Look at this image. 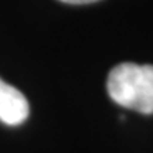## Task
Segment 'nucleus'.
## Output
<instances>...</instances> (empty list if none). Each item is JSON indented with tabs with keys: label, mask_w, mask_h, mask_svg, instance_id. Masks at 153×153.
<instances>
[{
	"label": "nucleus",
	"mask_w": 153,
	"mask_h": 153,
	"mask_svg": "<svg viewBox=\"0 0 153 153\" xmlns=\"http://www.w3.org/2000/svg\"><path fill=\"white\" fill-rule=\"evenodd\" d=\"M111 99L140 114H153V65L122 62L108 75Z\"/></svg>",
	"instance_id": "1"
},
{
	"label": "nucleus",
	"mask_w": 153,
	"mask_h": 153,
	"mask_svg": "<svg viewBox=\"0 0 153 153\" xmlns=\"http://www.w3.org/2000/svg\"><path fill=\"white\" fill-rule=\"evenodd\" d=\"M60 1H64V3H68V4H88V3L99 1V0H60Z\"/></svg>",
	"instance_id": "3"
},
{
	"label": "nucleus",
	"mask_w": 153,
	"mask_h": 153,
	"mask_svg": "<svg viewBox=\"0 0 153 153\" xmlns=\"http://www.w3.org/2000/svg\"><path fill=\"white\" fill-rule=\"evenodd\" d=\"M28 112L30 106L26 97L0 78V120L10 126L20 125L27 119Z\"/></svg>",
	"instance_id": "2"
}]
</instances>
